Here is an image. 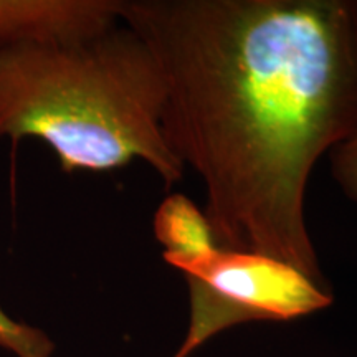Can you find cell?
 <instances>
[{
	"label": "cell",
	"mask_w": 357,
	"mask_h": 357,
	"mask_svg": "<svg viewBox=\"0 0 357 357\" xmlns=\"http://www.w3.org/2000/svg\"><path fill=\"white\" fill-rule=\"evenodd\" d=\"M119 20L158 63L160 131L202 181L218 248L326 283L306 192L357 131V0H119Z\"/></svg>",
	"instance_id": "cell-1"
},
{
	"label": "cell",
	"mask_w": 357,
	"mask_h": 357,
	"mask_svg": "<svg viewBox=\"0 0 357 357\" xmlns=\"http://www.w3.org/2000/svg\"><path fill=\"white\" fill-rule=\"evenodd\" d=\"M162 106L158 63L126 25L0 53V139L45 142L65 172L139 159L171 189L185 167L164 141Z\"/></svg>",
	"instance_id": "cell-2"
},
{
	"label": "cell",
	"mask_w": 357,
	"mask_h": 357,
	"mask_svg": "<svg viewBox=\"0 0 357 357\" xmlns=\"http://www.w3.org/2000/svg\"><path fill=\"white\" fill-rule=\"evenodd\" d=\"M189 326L172 357H189L222 331L252 321H293L333 305L328 283L276 258L217 248L181 271Z\"/></svg>",
	"instance_id": "cell-3"
},
{
	"label": "cell",
	"mask_w": 357,
	"mask_h": 357,
	"mask_svg": "<svg viewBox=\"0 0 357 357\" xmlns=\"http://www.w3.org/2000/svg\"><path fill=\"white\" fill-rule=\"evenodd\" d=\"M118 20L119 0H0V53L95 37Z\"/></svg>",
	"instance_id": "cell-4"
},
{
	"label": "cell",
	"mask_w": 357,
	"mask_h": 357,
	"mask_svg": "<svg viewBox=\"0 0 357 357\" xmlns=\"http://www.w3.org/2000/svg\"><path fill=\"white\" fill-rule=\"evenodd\" d=\"M154 235L162 258L182 271L218 248L205 212L182 194H169L154 215Z\"/></svg>",
	"instance_id": "cell-5"
},
{
	"label": "cell",
	"mask_w": 357,
	"mask_h": 357,
	"mask_svg": "<svg viewBox=\"0 0 357 357\" xmlns=\"http://www.w3.org/2000/svg\"><path fill=\"white\" fill-rule=\"evenodd\" d=\"M0 347L17 357H52L55 344L42 329L22 324L0 310Z\"/></svg>",
	"instance_id": "cell-6"
},
{
	"label": "cell",
	"mask_w": 357,
	"mask_h": 357,
	"mask_svg": "<svg viewBox=\"0 0 357 357\" xmlns=\"http://www.w3.org/2000/svg\"><path fill=\"white\" fill-rule=\"evenodd\" d=\"M329 164L339 189L357 204V131L329 153Z\"/></svg>",
	"instance_id": "cell-7"
}]
</instances>
